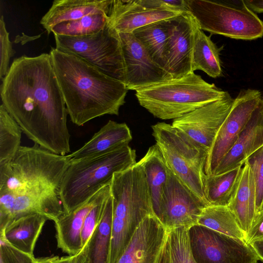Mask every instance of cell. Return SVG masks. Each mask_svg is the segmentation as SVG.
Segmentation results:
<instances>
[{
	"mask_svg": "<svg viewBox=\"0 0 263 263\" xmlns=\"http://www.w3.org/2000/svg\"><path fill=\"white\" fill-rule=\"evenodd\" d=\"M1 81L2 104L27 137L53 153L68 154V114L50 53L14 59Z\"/></svg>",
	"mask_w": 263,
	"mask_h": 263,
	"instance_id": "1",
	"label": "cell"
},
{
	"mask_svg": "<svg viewBox=\"0 0 263 263\" xmlns=\"http://www.w3.org/2000/svg\"><path fill=\"white\" fill-rule=\"evenodd\" d=\"M49 53L73 123L82 126L105 115H119L128 90L123 82L55 47H51Z\"/></svg>",
	"mask_w": 263,
	"mask_h": 263,
	"instance_id": "2",
	"label": "cell"
},
{
	"mask_svg": "<svg viewBox=\"0 0 263 263\" xmlns=\"http://www.w3.org/2000/svg\"><path fill=\"white\" fill-rule=\"evenodd\" d=\"M110 186L113 215L109 263H116L139 225L146 217L155 214L140 162L124 171L115 173Z\"/></svg>",
	"mask_w": 263,
	"mask_h": 263,
	"instance_id": "3",
	"label": "cell"
},
{
	"mask_svg": "<svg viewBox=\"0 0 263 263\" xmlns=\"http://www.w3.org/2000/svg\"><path fill=\"white\" fill-rule=\"evenodd\" d=\"M136 163V151L129 145L103 155L70 162L59 189L64 212L82 205L110 185L115 173Z\"/></svg>",
	"mask_w": 263,
	"mask_h": 263,
	"instance_id": "4",
	"label": "cell"
},
{
	"mask_svg": "<svg viewBox=\"0 0 263 263\" xmlns=\"http://www.w3.org/2000/svg\"><path fill=\"white\" fill-rule=\"evenodd\" d=\"M227 93L193 72L137 89L135 95L140 105L155 117L174 120Z\"/></svg>",
	"mask_w": 263,
	"mask_h": 263,
	"instance_id": "5",
	"label": "cell"
},
{
	"mask_svg": "<svg viewBox=\"0 0 263 263\" xmlns=\"http://www.w3.org/2000/svg\"><path fill=\"white\" fill-rule=\"evenodd\" d=\"M69 163L67 155L53 153L36 144L21 146L10 160L0 164V191L59 190Z\"/></svg>",
	"mask_w": 263,
	"mask_h": 263,
	"instance_id": "6",
	"label": "cell"
},
{
	"mask_svg": "<svg viewBox=\"0 0 263 263\" xmlns=\"http://www.w3.org/2000/svg\"><path fill=\"white\" fill-rule=\"evenodd\" d=\"M185 3L202 30L245 40L263 36V21L243 0H185Z\"/></svg>",
	"mask_w": 263,
	"mask_h": 263,
	"instance_id": "7",
	"label": "cell"
},
{
	"mask_svg": "<svg viewBox=\"0 0 263 263\" xmlns=\"http://www.w3.org/2000/svg\"><path fill=\"white\" fill-rule=\"evenodd\" d=\"M152 129L156 144L168 168L209 204L204 191V167L208 153L172 124L158 122L152 126Z\"/></svg>",
	"mask_w": 263,
	"mask_h": 263,
	"instance_id": "8",
	"label": "cell"
},
{
	"mask_svg": "<svg viewBox=\"0 0 263 263\" xmlns=\"http://www.w3.org/2000/svg\"><path fill=\"white\" fill-rule=\"evenodd\" d=\"M55 48L74 55L124 83L125 67L119 33L108 23L98 33L81 37L54 34Z\"/></svg>",
	"mask_w": 263,
	"mask_h": 263,
	"instance_id": "9",
	"label": "cell"
},
{
	"mask_svg": "<svg viewBox=\"0 0 263 263\" xmlns=\"http://www.w3.org/2000/svg\"><path fill=\"white\" fill-rule=\"evenodd\" d=\"M196 263H257L256 254L246 242L196 224L188 230Z\"/></svg>",
	"mask_w": 263,
	"mask_h": 263,
	"instance_id": "10",
	"label": "cell"
},
{
	"mask_svg": "<svg viewBox=\"0 0 263 263\" xmlns=\"http://www.w3.org/2000/svg\"><path fill=\"white\" fill-rule=\"evenodd\" d=\"M262 101L261 92L251 89L241 90L234 99L230 112L208 153L204 167L206 175L214 174L220 161L235 143Z\"/></svg>",
	"mask_w": 263,
	"mask_h": 263,
	"instance_id": "11",
	"label": "cell"
},
{
	"mask_svg": "<svg viewBox=\"0 0 263 263\" xmlns=\"http://www.w3.org/2000/svg\"><path fill=\"white\" fill-rule=\"evenodd\" d=\"M208 205L168 167L167 180L157 216L166 229H189L197 224L202 210Z\"/></svg>",
	"mask_w": 263,
	"mask_h": 263,
	"instance_id": "12",
	"label": "cell"
},
{
	"mask_svg": "<svg viewBox=\"0 0 263 263\" xmlns=\"http://www.w3.org/2000/svg\"><path fill=\"white\" fill-rule=\"evenodd\" d=\"M64 213L59 190L23 193L0 191V230L26 215L40 214L55 221Z\"/></svg>",
	"mask_w": 263,
	"mask_h": 263,
	"instance_id": "13",
	"label": "cell"
},
{
	"mask_svg": "<svg viewBox=\"0 0 263 263\" xmlns=\"http://www.w3.org/2000/svg\"><path fill=\"white\" fill-rule=\"evenodd\" d=\"M233 101L228 92L223 98L174 120L172 125L209 153L219 129L230 112Z\"/></svg>",
	"mask_w": 263,
	"mask_h": 263,
	"instance_id": "14",
	"label": "cell"
},
{
	"mask_svg": "<svg viewBox=\"0 0 263 263\" xmlns=\"http://www.w3.org/2000/svg\"><path fill=\"white\" fill-rule=\"evenodd\" d=\"M181 13L166 6L162 0H113L108 23L119 33H133L138 28Z\"/></svg>",
	"mask_w": 263,
	"mask_h": 263,
	"instance_id": "15",
	"label": "cell"
},
{
	"mask_svg": "<svg viewBox=\"0 0 263 263\" xmlns=\"http://www.w3.org/2000/svg\"><path fill=\"white\" fill-rule=\"evenodd\" d=\"M119 34L125 67L124 84L128 90L136 91L172 79L170 74L152 60L133 33Z\"/></svg>",
	"mask_w": 263,
	"mask_h": 263,
	"instance_id": "16",
	"label": "cell"
},
{
	"mask_svg": "<svg viewBox=\"0 0 263 263\" xmlns=\"http://www.w3.org/2000/svg\"><path fill=\"white\" fill-rule=\"evenodd\" d=\"M195 20L188 12L169 19L166 71L172 79L193 73Z\"/></svg>",
	"mask_w": 263,
	"mask_h": 263,
	"instance_id": "17",
	"label": "cell"
},
{
	"mask_svg": "<svg viewBox=\"0 0 263 263\" xmlns=\"http://www.w3.org/2000/svg\"><path fill=\"white\" fill-rule=\"evenodd\" d=\"M167 234V230L155 215L147 216L116 263H161Z\"/></svg>",
	"mask_w": 263,
	"mask_h": 263,
	"instance_id": "18",
	"label": "cell"
},
{
	"mask_svg": "<svg viewBox=\"0 0 263 263\" xmlns=\"http://www.w3.org/2000/svg\"><path fill=\"white\" fill-rule=\"evenodd\" d=\"M263 146V100L228 153L221 160L213 175H220L242 166Z\"/></svg>",
	"mask_w": 263,
	"mask_h": 263,
	"instance_id": "19",
	"label": "cell"
},
{
	"mask_svg": "<svg viewBox=\"0 0 263 263\" xmlns=\"http://www.w3.org/2000/svg\"><path fill=\"white\" fill-rule=\"evenodd\" d=\"M108 185L102 188L82 205L70 212H64L54 221L57 246L63 252L72 256L82 249L81 233L85 218Z\"/></svg>",
	"mask_w": 263,
	"mask_h": 263,
	"instance_id": "20",
	"label": "cell"
},
{
	"mask_svg": "<svg viewBox=\"0 0 263 263\" xmlns=\"http://www.w3.org/2000/svg\"><path fill=\"white\" fill-rule=\"evenodd\" d=\"M132 138L126 123L109 120L80 148L67 156L71 162L103 155L128 145Z\"/></svg>",
	"mask_w": 263,
	"mask_h": 263,
	"instance_id": "21",
	"label": "cell"
},
{
	"mask_svg": "<svg viewBox=\"0 0 263 263\" xmlns=\"http://www.w3.org/2000/svg\"><path fill=\"white\" fill-rule=\"evenodd\" d=\"M113 1L55 0L42 17L40 23L48 34L56 25L77 20L89 14L105 13L108 15Z\"/></svg>",
	"mask_w": 263,
	"mask_h": 263,
	"instance_id": "22",
	"label": "cell"
},
{
	"mask_svg": "<svg viewBox=\"0 0 263 263\" xmlns=\"http://www.w3.org/2000/svg\"><path fill=\"white\" fill-rule=\"evenodd\" d=\"M234 214L246 235L256 217V189L250 165H242L237 183L227 206Z\"/></svg>",
	"mask_w": 263,
	"mask_h": 263,
	"instance_id": "23",
	"label": "cell"
},
{
	"mask_svg": "<svg viewBox=\"0 0 263 263\" xmlns=\"http://www.w3.org/2000/svg\"><path fill=\"white\" fill-rule=\"evenodd\" d=\"M48 220L40 214L22 216L1 230L6 240L13 247L31 255L46 221Z\"/></svg>",
	"mask_w": 263,
	"mask_h": 263,
	"instance_id": "24",
	"label": "cell"
},
{
	"mask_svg": "<svg viewBox=\"0 0 263 263\" xmlns=\"http://www.w3.org/2000/svg\"><path fill=\"white\" fill-rule=\"evenodd\" d=\"M139 161L144 170L153 211L157 217L167 180V165L156 144L149 147L145 155Z\"/></svg>",
	"mask_w": 263,
	"mask_h": 263,
	"instance_id": "25",
	"label": "cell"
},
{
	"mask_svg": "<svg viewBox=\"0 0 263 263\" xmlns=\"http://www.w3.org/2000/svg\"><path fill=\"white\" fill-rule=\"evenodd\" d=\"M220 49L198 26L195 21L192 71L200 70L213 78L222 75L219 58Z\"/></svg>",
	"mask_w": 263,
	"mask_h": 263,
	"instance_id": "26",
	"label": "cell"
},
{
	"mask_svg": "<svg viewBox=\"0 0 263 263\" xmlns=\"http://www.w3.org/2000/svg\"><path fill=\"white\" fill-rule=\"evenodd\" d=\"M169 19L148 24L133 32L152 60L165 70Z\"/></svg>",
	"mask_w": 263,
	"mask_h": 263,
	"instance_id": "27",
	"label": "cell"
},
{
	"mask_svg": "<svg viewBox=\"0 0 263 263\" xmlns=\"http://www.w3.org/2000/svg\"><path fill=\"white\" fill-rule=\"evenodd\" d=\"M112 215L113 202L110 195L101 219L87 242L89 263H109Z\"/></svg>",
	"mask_w": 263,
	"mask_h": 263,
	"instance_id": "28",
	"label": "cell"
},
{
	"mask_svg": "<svg viewBox=\"0 0 263 263\" xmlns=\"http://www.w3.org/2000/svg\"><path fill=\"white\" fill-rule=\"evenodd\" d=\"M197 224L246 242V234L227 206H206L198 218Z\"/></svg>",
	"mask_w": 263,
	"mask_h": 263,
	"instance_id": "29",
	"label": "cell"
},
{
	"mask_svg": "<svg viewBox=\"0 0 263 263\" xmlns=\"http://www.w3.org/2000/svg\"><path fill=\"white\" fill-rule=\"evenodd\" d=\"M242 167L220 175H205L204 191L209 205L228 206Z\"/></svg>",
	"mask_w": 263,
	"mask_h": 263,
	"instance_id": "30",
	"label": "cell"
},
{
	"mask_svg": "<svg viewBox=\"0 0 263 263\" xmlns=\"http://www.w3.org/2000/svg\"><path fill=\"white\" fill-rule=\"evenodd\" d=\"M107 23L108 14L97 13L60 23L52 28L51 32L53 34L70 37L85 36L98 33Z\"/></svg>",
	"mask_w": 263,
	"mask_h": 263,
	"instance_id": "31",
	"label": "cell"
},
{
	"mask_svg": "<svg viewBox=\"0 0 263 263\" xmlns=\"http://www.w3.org/2000/svg\"><path fill=\"white\" fill-rule=\"evenodd\" d=\"M23 131L7 111L0 106V164L10 160L21 146Z\"/></svg>",
	"mask_w": 263,
	"mask_h": 263,
	"instance_id": "32",
	"label": "cell"
},
{
	"mask_svg": "<svg viewBox=\"0 0 263 263\" xmlns=\"http://www.w3.org/2000/svg\"><path fill=\"white\" fill-rule=\"evenodd\" d=\"M167 230L161 263H196L190 248L189 229L180 227Z\"/></svg>",
	"mask_w": 263,
	"mask_h": 263,
	"instance_id": "33",
	"label": "cell"
},
{
	"mask_svg": "<svg viewBox=\"0 0 263 263\" xmlns=\"http://www.w3.org/2000/svg\"><path fill=\"white\" fill-rule=\"evenodd\" d=\"M110 195V186L109 185L97 203L86 216L81 233L83 248L87 244L93 231L99 223L106 202Z\"/></svg>",
	"mask_w": 263,
	"mask_h": 263,
	"instance_id": "34",
	"label": "cell"
},
{
	"mask_svg": "<svg viewBox=\"0 0 263 263\" xmlns=\"http://www.w3.org/2000/svg\"><path fill=\"white\" fill-rule=\"evenodd\" d=\"M247 161L251 167L255 182L256 216L263 210V146Z\"/></svg>",
	"mask_w": 263,
	"mask_h": 263,
	"instance_id": "35",
	"label": "cell"
},
{
	"mask_svg": "<svg viewBox=\"0 0 263 263\" xmlns=\"http://www.w3.org/2000/svg\"><path fill=\"white\" fill-rule=\"evenodd\" d=\"M0 263H36L34 255L24 253L11 245L0 232Z\"/></svg>",
	"mask_w": 263,
	"mask_h": 263,
	"instance_id": "36",
	"label": "cell"
},
{
	"mask_svg": "<svg viewBox=\"0 0 263 263\" xmlns=\"http://www.w3.org/2000/svg\"><path fill=\"white\" fill-rule=\"evenodd\" d=\"M0 79L2 80L8 73L10 67V60L15 53L12 43L9 39V33L6 29L3 15H1L0 18Z\"/></svg>",
	"mask_w": 263,
	"mask_h": 263,
	"instance_id": "37",
	"label": "cell"
},
{
	"mask_svg": "<svg viewBox=\"0 0 263 263\" xmlns=\"http://www.w3.org/2000/svg\"><path fill=\"white\" fill-rule=\"evenodd\" d=\"M263 238V210L255 217L252 227L246 235V242H251Z\"/></svg>",
	"mask_w": 263,
	"mask_h": 263,
	"instance_id": "38",
	"label": "cell"
},
{
	"mask_svg": "<svg viewBox=\"0 0 263 263\" xmlns=\"http://www.w3.org/2000/svg\"><path fill=\"white\" fill-rule=\"evenodd\" d=\"M74 255L37 258L36 263H73Z\"/></svg>",
	"mask_w": 263,
	"mask_h": 263,
	"instance_id": "39",
	"label": "cell"
},
{
	"mask_svg": "<svg viewBox=\"0 0 263 263\" xmlns=\"http://www.w3.org/2000/svg\"><path fill=\"white\" fill-rule=\"evenodd\" d=\"M249 245L252 248L259 260L263 261V238L253 241Z\"/></svg>",
	"mask_w": 263,
	"mask_h": 263,
	"instance_id": "40",
	"label": "cell"
},
{
	"mask_svg": "<svg viewBox=\"0 0 263 263\" xmlns=\"http://www.w3.org/2000/svg\"><path fill=\"white\" fill-rule=\"evenodd\" d=\"M73 263H89L87 244L74 256Z\"/></svg>",
	"mask_w": 263,
	"mask_h": 263,
	"instance_id": "41",
	"label": "cell"
},
{
	"mask_svg": "<svg viewBox=\"0 0 263 263\" xmlns=\"http://www.w3.org/2000/svg\"><path fill=\"white\" fill-rule=\"evenodd\" d=\"M246 5L254 12L263 13V0H245Z\"/></svg>",
	"mask_w": 263,
	"mask_h": 263,
	"instance_id": "42",
	"label": "cell"
},
{
	"mask_svg": "<svg viewBox=\"0 0 263 263\" xmlns=\"http://www.w3.org/2000/svg\"><path fill=\"white\" fill-rule=\"evenodd\" d=\"M262 100H263V97H262Z\"/></svg>",
	"mask_w": 263,
	"mask_h": 263,
	"instance_id": "43",
	"label": "cell"
},
{
	"mask_svg": "<svg viewBox=\"0 0 263 263\" xmlns=\"http://www.w3.org/2000/svg\"><path fill=\"white\" fill-rule=\"evenodd\" d=\"M262 208H263V207H262Z\"/></svg>",
	"mask_w": 263,
	"mask_h": 263,
	"instance_id": "44",
	"label": "cell"
}]
</instances>
